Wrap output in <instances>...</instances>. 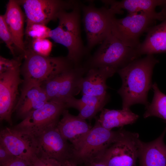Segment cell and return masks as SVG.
I'll use <instances>...</instances> for the list:
<instances>
[{"mask_svg":"<svg viewBox=\"0 0 166 166\" xmlns=\"http://www.w3.org/2000/svg\"><path fill=\"white\" fill-rule=\"evenodd\" d=\"M159 62L153 54L137 59L117 72L122 81L118 93L121 97L122 109H130L137 104H149L148 101V91L152 88V77L155 65Z\"/></svg>","mask_w":166,"mask_h":166,"instance_id":"1","label":"cell"},{"mask_svg":"<svg viewBox=\"0 0 166 166\" xmlns=\"http://www.w3.org/2000/svg\"><path fill=\"white\" fill-rule=\"evenodd\" d=\"M166 18V9L163 8L160 12L128 14L120 19L114 17L111 21V32L126 45L137 49L141 35L155 26L156 20Z\"/></svg>","mask_w":166,"mask_h":166,"instance_id":"2","label":"cell"},{"mask_svg":"<svg viewBox=\"0 0 166 166\" xmlns=\"http://www.w3.org/2000/svg\"><path fill=\"white\" fill-rule=\"evenodd\" d=\"M25 60L21 69L24 83L42 85L57 75L75 67L66 57H44L26 49Z\"/></svg>","mask_w":166,"mask_h":166,"instance_id":"3","label":"cell"},{"mask_svg":"<svg viewBox=\"0 0 166 166\" xmlns=\"http://www.w3.org/2000/svg\"><path fill=\"white\" fill-rule=\"evenodd\" d=\"M140 56L137 49L126 45L111 32L85 67L88 69L109 67L117 72Z\"/></svg>","mask_w":166,"mask_h":166,"instance_id":"4","label":"cell"},{"mask_svg":"<svg viewBox=\"0 0 166 166\" xmlns=\"http://www.w3.org/2000/svg\"><path fill=\"white\" fill-rule=\"evenodd\" d=\"M125 130L113 131L102 126L96 119L95 124L84 140L76 149L72 150V160L85 163L99 160L112 143L120 138Z\"/></svg>","mask_w":166,"mask_h":166,"instance_id":"5","label":"cell"},{"mask_svg":"<svg viewBox=\"0 0 166 166\" xmlns=\"http://www.w3.org/2000/svg\"><path fill=\"white\" fill-rule=\"evenodd\" d=\"M83 22L87 40L90 49L101 43L111 32V21L116 14H122V10L110 7L97 8L92 4L83 8Z\"/></svg>","mask_w":166,"mask_h":166,"instance_id":"6","label":"cell"},{"mask_svg":"<svg viewBox=\"0 0 166 166\" xmlns=\"http://www.w3.org/2000/svg\"><path fill=\"white\" fill-rule=\"evenodd\" d=\"M66 108L64 103L49 101L30 113L14 128L35 137L47 129L57 126L59 117Z\"/></svg>","mask_w":166,"mask_h":166,"instance_id":"7","label":"cell"},{"mask_svg":"<svg viewBox=\"0 0 166 166\" xmlns=\"http://www.w3.org/2000/svg\"><path fill=\"white\" fill-rule=\"evenodd\" d=\"M24 9L27 24L39 23L45 25L57 19L62 10L72 9L79 6L78 2L73 0H17Z\"/></svg>","mask_w":166,"mask_h":166,"instance_id":"8","label":"cell"},{"mask_svg":"<svg viewBox=\"0 0 166 166\" xmlns=\"http://www.w3.org/2000/svg\"><path fill=\"white\" fill-rule=\"evenodd\" d=\"M140 140L138 133L125 131L112 143L99 159L107 166H135Z\"/></svg>","mask_w":166,"mask_h":166,"instance_id":"9","label":"cell"},{"mask_svg":"<svg viewBox=\"0 0 166 166\" xmlns=\"http://www.w3.org/2000/svg\"><path fill=\"white\" fill-rule=\"evenodd\" d=\"M38 157L55 159L62 164L71 159L73 147L61 134L57 126L50 127L35 137Z\"/></svg>","mask_w":166,"mask_h":166,"instance_id":"10","label":"cell"},{"mask_svg":"<svg viewBox=\"0 0 166 166\" xmlns=\"http://www.w3.org/2000/svg\"><path fill=\"white\" fill-rule=\"evenodd\" d=\"M0 144L14 156L31 163L38 156L34 136L13 128L6 127L1 130Z\"/></svg>","mask_w":166,"mask_h":166,"instance_id":"11","label":"cell"},{"mask_svg":"<svg viewBox=\"0 0 166 166\" xmlns=\"http://www.w3.org/2000/svg\"><path fill=\"white\" fill-rule=\"evenodd\" d=\"M21 65L0 73V118L12 124L11 117L15 106L20 77Z\"/></svg>","mask_w":166,"mask_h":166,"instance_id":"12","label":"cell"},{"mask_svg":"<svg viewBox=\"0 0 166 166\" xmlns=\"http://www.w3.org/2000/svg\"><path fill=\"white\" fill-rule=\"evenodd\" d=\"M49 38L65 46L68 50L67 58L75 67L79 66L83 53L80 23H76L64 26L58 25L51 30Z\"/></svg>","mask_w":166,"mask_h":166,"instance_id":"13","label":"cell"},{"mask_svg":"<svg viewBox=\"0 0 166 166\" xmlns=\"http://www.w3.org/2000/svg\"><path fill=\"white\" fill-rule=\"evenodd\" d=\"M62 117L57 125L60 132L71 143L73 149L76 148L84 140L92 127L86 120L70 114L65 109Z\"/></svg>","mask_w":166,"mask_h":166,"instance_id":"14","label":"cell"},{"mask_svg":"<svg viewBox=\"0 0 166 166\" xmlns=\"http://www.w3.org/2000/svg\"><path fill=\"white\" fill-rule=\"evenodd\" d=\"M49 101L42 85L23 83L21 94L14 110L16 111L19 117L23 119Z\"/></svg>","mask_w":166,"mask_h":166,"instance_id":"15","label":"cell"},{"mask_svg":"<svg viewBox=\"0 0 166 166\" xmlns=\"http://www.w3.org/2000/svg\"><path fill=\"white\" fill-rule=\"evenodd\" d=\"M116 72L115 69L107 67L88 69L81 81V91L82 94L96 96L108 94L106 80Z\"/></svg>","mask_w":166,"mask_h":166,"instance_id":"16","label":"cell"},{"mask_svg":"<svg viewBox=\"0 0 166 166\" xmlns=\"http://www.w3.org/2000/svg\"><path fill=\"white\" fill-rule=\"evenodd\" d=\"M17 0H10L3 15L13 39L14 46L24 55L26 49L23 41L24 15Z\"/></svg>","mask_w":166,"mask_h":166,"instance_id":"17","label":"cell"},{"mask_svg":"<svg viewBox=\"0 0 166 166\" xmlns=\"http://www.w3.org/2000/svg\"><path fill=\"white\" fill-rule=\"evenodd\" d=\"M166 132V127L155 140L147 143L140 141L139 166H166V145L164 141Z\"/></svg>","mask_w":166,"mask_h":166,"instance_id":"18","label":"cell"},{"mask_svg":"<svg viewBox=\"0 0 166 166\" xmlns=\"http://www.w3.org/2000/svg\"><path fill=\"white\" fill-rule=\"evenodd\" d=\"M88 70L85 66L74 67L64 72L58 94L53 101L64 103L81 91V81Z\"/></svg>","mask_w":166,"mask_h":166,"instance_id":"19","label":"cell"},{"mask_svg":"<svg viewBox=\"0 0 166 166\" xmlns=\"http://www.w3.org/2000/svg\"><path fill=\"white\" fill-rule=\"evenodd\" d=\"M146 37L137 49L140 56L166 53V18L147 31Z\"/></svg>","mask_w":166,"mask_h":166,"instance_id":"20","label":"cell"},{"mask_svg":"<svg viewBox=\"0 0 166 166\" xmlns=\"http://www.w3.org/2000/svg\"><path fill=\"white\" fill-rule=\"evenodd\" d=\"M139 116L130 109H110L104 108L97 119L101 125L104 128L112 130L116 127H122L135 123Z\"/></svg>","mask_w":166,"mask_h":166,"instance_id":"21","label":"cell"},{"mask_svg":"<svg viewBox=\"0 0 166 166\" xmlns=\"http://www.w3.org/2000/svg\"><path fill=\"white\" fill-rule=\"evenodd\" d=\"M164 0H104L102 2L110 7L119 10H126L128 14L141 12H153L157 6H162Z\"/></svg>","mask_w":166,"mask_h":166,"instance_id":"22","label":"cell"},{"mask_svg":"<svg viewBox=\"0 0 166 166\" xmlns=\"http://www.w3.org/2000/svg\"><path fill=\"white\" fill-rule=\"evenodd\" d=\"M154 96L152 102L146 106L144 118L155 116L161 118L166 122V95L159 89L156 83L152 85Z\"/></svg>","mask_w":166,"mask_h":166,"instance_id":"23","label":"cell"},{"mask_svg":"<svg viewBox=\"0 0 166 166\" xmlns=\"http://www.w3.org/2000/svg\"><path fill=\"white\" fill-rule=\"evenodd\" d=\"M109 95L88 96L85 99L83 106L79 111L78 115L85 120L93 118L104 108V107L109 100Z\"/></svg>","mask_w":166,"mask_h":166,"instance_id":"24","label":"cell"},{"mask_svg":"<svg viewBox=\"0 0 166 166\" xmlns=\"http://www.w3.org/2000/svg\"><path fill=\"white\" fill-rule=\"evenodd\" d=\"M51 30L46 25L39 23L27 24L25 33L32 39L49 38Z\"/></svg>","mask_w":166,"mask_h":166,"instance_id":"25","label":"cell"},{"mask_svg":"<svg viewBox=\"0 0 166 166\" xmlns=\"http://www.w3.org/2000/svg\"><path fill=\"white\" fill-rule=\"evenodd\" d=\"M64 72L57 75L42 85L49 101H53L56 98Z\"/></svg>","mask_w":166,"mask_h":166,"instance_id":"26","label":"cell"},{"mask_svg":"<svg viewBox=\"0 0 166 166\" xmlns=\"http://www.w3.org/2000/svg\"><path fill=\"white\" fill-rule=\"evenodd\" d=\"M52 42L47 38L33 39L31 49L36 53L48 57L52 48Z\"/></svg>","mask_w":166,"mask_h":166,"instance_id":"27","label":"cell"},{"mask_svg":"<svg viewBox=\"0 0 166 166\" xmlns=\"http://www.w3.org/2000/svg\"><path fill=\"white\" fill-rule=\"evenodd\" d=\"M0 37L5 43L11 53L15 56V48L13 38L4 15H0Z\"/></svg>","mask_w":166,"mask_h":166,"instance_id":"28","label":"cell"},{"mask_svg":"<svg viewBox=\"0 0 166 166\" xmlns=\"http://www.w3.org/2000/svg\"><path fill=\"white\" fill-rule=\"evenodd\" d=\"M21 65L18 58L10 59L0 57V73L9 70L16 66Z\"/></svg>","mask_w":166,"mask_h":166,"instance_id":"29","label":"cell"},{"mask_svg":"<svg viewBox=\"0 0 166 166\" xmlns=\"http://www.w3.org/2000/svg\"><path fill=\"white\" fill-rule=\"evenodd\" d=\"M32 166H63L57 160L51 158H45L37 156L31 162Z\"/></svg>","mask_w":166,"mask_h":166,"instance_id":"30","label":"cell"},{"mask_svg":"<svg viewBox=\"0 0 166 166\" xmlns=\"http://www.w3.org/2000/svg\"><path fill=\"white\" fill-rule=\"evenodd\" d=\"M15 157L4 146L0 144V164L1 166L4 165L9 162Z\"/></svg>","mask_w":166,"mask_h":166,"instance_id":"31","label":"cell"},{"mask_svg":"<svg viewBox=\"0 0 166 166\" xmlns=\"http://www.w3.org/2000/svg\"><path fill=\"white\" fill-rule=\"evenodd\" d=\"M2 166H32L30 162L24 159L15 157L6 164Z\"/></svg>","mask_w":166,"mask_h":166,"instance_id":"32","label":"cell"},{"mask_svg":"<svg viewBox=\"0 0 166 166\" xmlns=\"http://www.w3.org/2000/svg\"><path fill=\"white\" fill-rule=\"evenodd\" d=\"M84 164L86 165V166H107L100 160H94Z\"/></svg>","mask_w":166,"mask_h":166,"instance_id":"33","label":"cell"},{"mask_svg":"<svg viewBox=\"0 0 166 166\" xmlns=\"http://www.w3.org/2000/svg\"><path fill=\"white\" fill-rule=\"evenodd\" d=\"M62 164L63 166H77L76 164L71 160H66Z\"/></svg>","mask_w":166,"mask_h":166,"instance_id":"34","label":"cell"},{"mask_svg":"<svg viewBox=\"0 0 166 166\" xmlns=\"http://www.w3.org/2000/svg\"><path fill=\"white\" fill-rule=\"evenodd\" d=\"M161 6L163 7V8L166 9V0H164L163 4Z\"/></svg>","mask_w":166,"mask_h":166,"instance_id":"35","label":"cell"},{"mask_svg":"<svg viewBox=\"0 0 166 166\" xmlns=\"http://www.w3.org/2000/svg\"></svg>","mask_w":166,"mask_h":166,"instance_id":"36","label":"cell"}]
</instances>
